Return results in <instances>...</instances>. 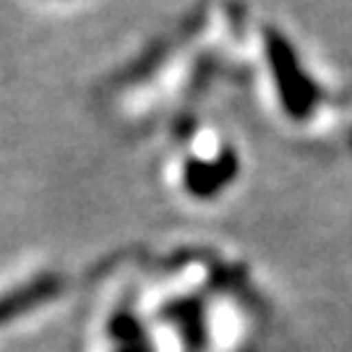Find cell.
<instances>
[{"mask_svg":"<svg viewBox=\"0 0 352 352\" xmlns=\"http://www.w3.org/2000/svg\"><path fill=\"white\" fill-rule=\"evenodd\" d=\"M60 292H63V277L55 272H42L29 282H21L16 287L0 292V327H8L21 316L58 300Z\"/></svg>","mask_w":352,"mask_h":352,"instance_id":"1","label":"cell"},{"mask_svg":"<svg viewBox=\"0 0 352 352\" xmlns=\"http://www.w3.org/2000/svg\"><path fill=\"white\" fill-rule=\"evenodd\" d=\"M162 318L177 329L183 344L190 352H201L206 347L209 324H206V308L201 298H177L162 308Z\"/></svg>","mask_w":352,"mask_h":352,"instance_id":"2","label":"cell"},{"mask_svg":"<svg viewBox=\"0 0 352 352\" xmlns=\"http://www.w3.org/2000/svg\"><path fill=\"white\" fill-rule=\"evenodd\" d=\"M232 177H235V157L230 160L225 154L219 162H196V160L188 162L183 173V183H186V190L196 199H212Z\"/></svg>","mask_w":352,"mask_h":352,"instance_id":"3","label":"cell"},{"mask_svg":"<svg viewBox=\"0 0 352 352\" xmlns=\"http://www.w3.org/2000/svg\"><path fill=\"white\" fill-rule=\"evenodd\" d=\"M107 334L110 340L120 347V344H133V342L146 340V329L139 321V316L131 311H118V314L107 321Z\"/></svg>","mask_w":352,"mask_h":352,"instance_id":"4","label":"cell"},{"mask_svg":"<svg viewBox=\"0 0 352 352\" xmlns=\"http://www.w3.org/2000/svg\"><path fill=\"white\" fill-rule=\"evenodd\" d=\"M115 352H154V344H151V340L146 337V340L133 342V344H120Z\"/></svg>","mask_w":352,"mask_h":352,"instance_id":"5","label":"cell"}]
</instances>
